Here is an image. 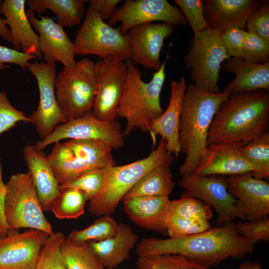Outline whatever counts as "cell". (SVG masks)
<instances>
[{"mask_svg":"<svg viewBox=\"0 0 269 269\" xmlns=\"http://www.w3.org/2000/svg\"><path fill=\"white\" fill-rule=\"evenodd\" d=\"M255 244L241 236L230 222L193 235L162 239H142L136 245L138 257L176 254L211 269L230 258L238 259L253 253Z\"/></svg>","mask_w":269,"mask_h":269,"instance_id":"obj_1","label":"cell"},{"mask_svg":"<svg viewBox=\"0 0 269 269\" xmlns=\"http://www.w3.org/2000/svg\"><path fill=\"white\" fill-rule=\"evenodd\" d=\"M269 124V90L229 94L214 116L207 145L237 141L244 145L266 132Z\"/></svg>","mask_w":269,"mask_h":269,"instance_id":"obj_2","label":"cell"},{"mask_svg":"<svg viewBox=\"0 0 269 269\" xmlns=\"http://www.w3.org/2000/svg\"><path fill=\"white\" fill-rule=\"evenodd\" d=\"M229 94H211L187 86L182 105L179 125L180 152L185 155L179 167L181 175L193 173L207 153V137L214 116Z\"/></svg>","mask_w":269,"mask_h":269,"instance_id":"obj_3","label":"cell"},{"mask_svg":"<svg viewBox=\"0 0 269 269\" xmlns=\"http://www.w3.org/2000/svg\"><path fill=\"white\" fill-rule=\"evenodd\" d=\"M168 58L167 53L160 69L153 73L148 82L143 81L139 69L132 60L125 61L127 79L117 110V117L126 120L124 136L137 129L149 133L151 122L163 113L160 96L165 81V69Z\"/></svg>","mask_w":269,"mask_h":269,"instance_id":"obj_4","label":"cell"},{"mask_svg":"<svg viewBox=\"0 0 269 269\" xmlns=\"http://www.w3.org/2000/svg\"><path fill=\"white\" fill-rule=\"evenodd\" d=\"M173 160L172 154L161 139L146 157L126 165L105 167L103 186L99 194L90 201L89 212L97 217L113 214L126 194L145 174L160 164L170 166Z\"/></svg>","mask_w":269,"mask_h":269,"instance_id":"obj_5","label":"cell"},{"mask_svg":"<svg viewBox=\"0 0 269 269\" xmlns=\"http://www.w3.org/2000/svg\"><path fill=\"white\" fill-rule=\"evenodd\" d=\"M113 149L98 140L69 139L55 143L47 158L60 185L88 170L116 165Z\"/></svg>","mask_w":269,"mask_h":269,"instance_id":"obj_6","label":"cell"},{"mask_svg":"<svg viewBox=\"0 0 269 269\" xmlns=\"http://www.w3.org/2000/svg\"><path fill=\"white\" fill-rule=\"evenodd\" d=\"M95 64L88 58H82L73 68L64 67L56 75V96L68 121L80 118L93 109L97 89Z\"/></svg>","mask_w":269,"mask_h":269,"instance_id":"obj_7","label":"cell"},{"mask_svg":"<svg viewBox=\"0 0 269 269\" xmlns=\"http://www.w3.org/2000/svg\"><path fill=\"white\" fill-rule=\"evenodd\" d=\"M218 31L206 29L191 40L183 60L190 71L192 83L197 88L211 94H218L222 64L230 58Z\"/></svg>","mask_w":269,"mask_h":269,"instance_id":"obj_8","label":"cell"},{"mask_svg":"<svg viewBox=\"0 0 269 269\" xmlns=\"http://www.w3.org/2000/svg\"><path fill=\"white\" fill-rule=\"evenodd\" d=\"M5 186L4 210L9 229L26 228L53 235L54 232L43 213L30 173L12 174Z\"/></svg>","mask_w":269,"mask_h":269,"instance_id":"obj_9","label":"cell"},{"mask_svg":"<svg viewBox=\"0 0 269 269\" xmlns=\"http://www.w3.org/2000/svg\"><path fill=\"white\" fill-rule=\"evenodd\" d=\"M73 43L77 55H95L109 61H126L131 58L127 35L107 23L89 6Z\"/></svg>","mask_w":269,"mask_h":269,"instance_id":"obj_10","label":"cell"},{"mask_svg":"<svg viewBox=\"0 0 269 269\" xmlns=\"http://www.w3.org/2000/svg\"><path fill=\"white\" fill-rule=\"evenodd\" d=\"M121 125L117 121H104L90 111L84 116L57 126L47 136L34 145L42 150L49 144L64 139H95L108 144L113 149H119L125 143Z\"/></svg>","mask_w":269,"mask_h":269,"instance_id":"obj_11","label":"cell"},{"mask_svg":"<svg viewBox=\"0 0 269 269\" xmlns=\"http://www.w3.org/2000/svg\"><path fill=\"white\" fill-rule=\"evenodd\" d=\"M178 185L183 190L181 196L198 199L214 208L217 215L218 226L233 222L237 218L242 219L236 200L228 190L226 177L191 173L181 175Z\"/></svg>","mask_w":269,"mask_h":269,"instance_id":"obj_12","label":"cell"},{"mask_svg":"<svg viewBox=\"0 0 269 269\" xmlns=\"http://www.w3.org/2000/svg\"><path fill=\"white\" fill-rule=\"evenodd\" d=\"M27 69L36 79L39 92L38 107L29 118L42 139L49 134L58 125L68 121L56 96L55 63L29 62Z\"/></svg>","mask_w":269,"mask_h":269,"instance_id":"obj_13","label":"cell"},{"mask_svg":"<svg viewBox=\"0 0 269 269\" xmlns=\"http://www.w3.org/2000/svg\"><path fill=\"white\" fill-rule=\"evenodd\" d=\"M154 21L174 26L188 23L180 9L166 0H126L116 8L108 24L112 26L121 23V32L126 35L135 26Z\"/></svg>","mask_w":269,"mask_h":269,"instance_id":"obj_14","label":"cell"},{"mask_svg":"<svg viewBox=\"0 0 269 269\" xmlns=\"http://www.w3.org/2000/svg\"><path fill=\"white\" fill-rule=\"evenodd\" d=\"M97 82L93 114L107 122L116 120L127 79L126 62L101 60L95 64Z\"/></svg>","mask_w":269,"mask_h":269,"instance_id":"obj_15","label":"cell"},{"mask_svg":"<svg viewBox=\"0 0 269 269\" xmlns=\"http://www.w3.org/2000/svg\"><path fill=\"white\" fill-rule=\"evenodd\" d=\"M9 229L0 236V269H35L41 249L50 236L36 229Z\"/></svg>","mask_w":269,"mask_h":269,"instance_id":"obj_16","label":"cell"},{"mask_svg":"<svg viewBox=\"0 0 269 269\" xmlns=\"http://www.w3.org/2000/svg\"><path fill=\"white\" fill-rule=\"evenodd\" d=\"M174 30V26L162 22L146 23L131 28L126 35L133 63L158 71L162 64L160 53L164 40Z\"/></svg>","mask_w":269,"mask_h":269,"instance_id":"obj_17","label":"cell"},{"mask_svg":"<svg viewBox=\"0 0 269 269\" xmlns=\"http://www.w3.org/2000/svg\"><path fill=\"white\" fill-rule=\"evenodd\" d=\"M243 145L237 141L208 146L205 158L193 173L200 176L251 174L256 178H266L259 167L242 155L239 149Z\"/></svg>","mask_w":269,"mask_h":269,"instance_id":"obj_18","label":"cell"},{"mask_svg":"<svg viewBox=\"0 0 269 269\" xmlns=\"http://www.w3.org/2000/svg\"><path fill=\"white\" fill-rule=\"evenodd\" d=\"M227 188L236 200L242 220L256 221L269 214V184L251 174L226 177Z\"/></svg>","mask_w":269,"mask_h":269,"instance_id":"obj_19","label":"cell"},{"mask_svg":"<svg viewBox=\"0 0 269 269\" xmlns=\"http://www.w3.org/2000/svg\"><path fill=\"white\" fill-rule=\"evenodd\" d=\"M26 12L31 26L39 34V50L45 62L59 61L65 68H73L76 63L74 43L63 27L51 17L42 15L37 19L29 9Z\"/></svg>","mask_w":269,"mask_h":269,"instance_id":"obj_20","label":"cell"},{"mask_svg":"<svg viewBox=\"0 0 269 269\" xmlns=\"http://www.w3.org/2000/svg\"><path fill=\"white\" fill-rule=\"evenodd\" d=\"M187 84L184 77L178 80H172L170 84V97L166 110L153 120L149 133L155 145L159 135L166 143V148L171 153L180 152L179 125L182 105Z\"/></svg>","mask_w":269,"mask_h":269,"instance_id":"obj_21","label":"cell"},{"mask_svg":"<svg viewBox=\"0 0 269 269\" xmlns=\"http://www.w3.org/2000/svg\"><path fill=\"white\" fill-rule=\"evenodd\" d=\"M266 0H202L208 27L220 33L233 26L245 29L249 17Z\"/></svg>","mask_w":269,"mask_h":269,"instance_id":"obj_22","label":"cell"},{"mask_svg":"<svg viewBox=\"0 0 269 269\" xmlns=\"http://www.w3.org/2000/svg\"><path fill=\"white\" fill-rule=\"evenodd\" d=\"M25 0H4L1 13L9 30L11 44L15 50L40 58L39 37L34 31L25 10Z\"/></svg>","mask_w":269,"mask_h":269,"instance_id":"obj_23","label":"cell"},{"mask_svg":"<svg viewBox=\"0 0 269 269\" xmlns=\"http://www.w3.org/2000/svg\"><path fill=\"white\" fill-rule=\"evenodd\" d=\"M124 200L130 219L140 227L167 234L165 220L169 214V196H140Z\"/></svg>","mask_w":269,"mask_h":269,"instance_id":"obj_24","label":"cell"},{"mask_svg":"<svg viewBox=\"0 0 269 269\" xmlns=\"http://www.w3.org/2000/svg\"><path fill=\"white\" fill-rule=\"evenodd\" d=\"M24 159L30 173L43 211H50L51 205L60 193V184L42 150L26 145Z\"/></svg>","mask_w":269,"mask_h":269,"instance_id":"obj_25","label":"cell"},{"mask_svg":"<svg viewBox=\"0 0 269 269\" xmlns=\"http://www.w3.org/2000/svg\"><path fill=\"white\" fill-rule=\"evenodd\" d=\"M221 69L235 74L233 80L224 87L223 92L231 94L269 90V63L259 64L230 57L223 62Z\"/></svg>","mask_w":269,"mask_h":269,"instance_id":"obj_26","label":"cell"},{"mask_svg":"<svg viewBox=\"0 0 269 269\" xmlns=\"http://www.w3.org/2000/svg\"><path fill=\"white\" fill-rule=\"evenodd\" d=\"M137 240V235L129 226L119 223L115 236L102 241L88 243L104 268L114 269L129 258Z\"/></svg>","mask_w":269,"mask_h":269,"instance_id":"obj_27","label":"cell"},{"mask_svg":"<svg viewBox=\"0 0 269 269\" xmlns=\"http://www.w3.org/2000/svg\"><path fill=\"white\" fill-rule=\"evenodd\" d=\"M86 0H28L30 10L40 17L46 9L58 17V23L63 27H70L81 23L85 12Z\"/></svg>","mask_w":269,"mask_h":269,"instance_id":"obj_28","label":"cell"},{"mask_svg":"<svg viewBox=\"0 0 269 269\" xmlns=\"http://www.w3.org/2000/svg\"><path fill=\"white\" fill-rule=\"evenodd\" d=\"M167 164H160L145 174L126 194L123 200L140 196H169L175 183Z\"/></svg>","mask_w":269,"mask_h":269,"instance_id":"obj_29","label":"cell"},{"mask_svg":"<svg viewBox=\"0 0 269 269\" xmlns=\"http://www.w3.org/2000/svg\"><path fill=\"white\" fill-rule=\"evenodd\" d=\"M61 251L67 269H105L88 242L75 244L65 238Z\"/></svg>","mask_w":269,"mask_h":269,"instance_id":"obj_30","label":"cell"},{"mask_svg":"<svg viewBox=\"0 0 269 269\" xmlns=\"http://www.w3.org/2000/svg\"><path fill=\"white\" fill-rule=\"evenodd\" d=\"M88 200L87 195L77 188H63L52 203L50 211L58 219H76L84 214Z\"/></svg>","mask_w":269,"mask_h":269,"instance_id":"obj_31","label":"cell"},{"mask_svg":"<svg viewBox=\"0 0 269 269\" xmlns=\"http://www.w3.org/2000/svg\"><path fill=\"white\" fill-rule=\"evenodd\" d=\"M119 229V223L111 215H104L83 229H74L66 239L75 244L100 242L115 236Z\"/></svg>","mask_w":269,"mask_h":269,"instance_id":"obj_32","label":"cell"},{"mask_svg":"<svg viewBox=\"0 0 269 269\" xmlns=\"http://www.w3.org/2000/svg\"><path fill=\"white\" fill-rule=\"evenodd\" d=\"M136 266L138 269H211L176 254L138 257Z\"/></svg>","mask_w":269,"mask_h":269,"instance_id":"obj_33","label":"cell"},{"mask_svg":"<svg viewBox=\"0 0 269 269\" xmlns=\"http://www.w3.org/2000/svg\"><path fill=\"white\" fill-rule=\"evenodd\" d=\"M65 238L61 232L48 237L41 249L35 269H67L61 251Z\"/></svg>","mask_w":269,"mask_h":269,"instance_id":"obj_34","label":"cell"},{"mask_svg":"<svg viewBox=\"0 0 269 269\" xmlns=\"http://www.w3.org/2000/svg\"><path fill=\"white\" fill-rule=\"evenodd\" d=\"M242 155L259 167L265 175L269 176V133L259 134L239 149Z\"/></svg>","mask_w":269,"mask_h":269,"instance_id":"obj_35","label":"cell"},{"mask_svg":"<svg viewBox=\"0 0 269 269\" xmlns=\"http://www.w3.org/2000/svg\"><path fill=\"white\" fill-rule=\"evenodd\" d=\"M169 215L208 221L213 217L209 205L201 200L187 196L171 200Z\"/></svg>","mask_w":269,"mask_h":269,"instance_id":"obj_36","label":"cell"},{"mask_svg":"<svg viewBox=\"0 0 269 269\" xmlns=\"http://www.w3.org/2000/svg\"><path fill=\"white\" fill-rule=\"evenodd\" d=\"M165 225L170 238H177L193 235L205 232L211 227L208 220L185 218L169 215Z\"/></svg>","mask_w":269,"mask_h":269,"instance_id":"obj_37","label":"cell"},{"mask_svg":"<svg viewBox=\"0 0 269 269\" xmlns=\"http://www.w3.org/2000/svg\"><path fill=\"white\" fill-rule=\"evenodd\" d=\"M105 175V167L91 169L60 185V190L68 187L77 188L85 193L89 200L91 201L100 192Z\"/></svg>","mask_w":269,"mask_h":269,"instance_id":"obj_38","label":"cell"},{"mask_svg":"<svg viewBox=\"0 0 269 269\" xmlns=\"http://www.w3.org/2000/svg\"><path fill=\"white\" fill-rule=\"evenodd\" d=\"M242 59L255 64L269 63V41L245 30Z\"/></svg>","mask_w":269,"mask_h":269,"instance_id":"obj_39","label":"cell"},{"mask_svg":"<svg viewBox=\"0 0 269 269\" xmlns=\"http://www.w3.org/2000/svg\"><path fill=\"white\" fill-rule=\"evenodd\" d=\"M193 30L194 36L209 29L204 16L202 0H174Z\"/></svg>","mask_w":269,"mask_h":269,"instance_id":"obj_40","label":"cell"},{"mask_svg":"<svg viewBox=\"0 0 269 269\" xmlns=\"http://www.w3.org/2000/svg\"><path fill=\"white\" fill-rule=\"evenodd\" d=\"M31 123L29 117L14 108L7 98L6 91L0 92V134L8 131L18 122Z\"/></svg>","mask_w":269,"mask_h":269,"instance_id":"obj_41","label":"cell"},{"mask_svg":"<svg viewBox=\"0 0 269 269\" xmlns=\"http://www.w3.org/2000/svg\"><path fill=\"white\" fill-rule=\"evenodd\" d=\"M238 234L242 237L255 244L259 241H269V218L246 222L235 223Z\"/></svg>","mask_w":269,"mask_h":269,"instance_id":"obj_42","label":"cell"},{"mask_svg":"<svg viewBox=\"0 0 269 269\" xmlns=\"http://www.w3.org/2000/svg\"><path fill=\"white\" fill-rule=\"evenodd\" d=\"M247 32L269 41V1L267 0L249 17L246 25Z\"/></svg>","mask_w":269,"mask_h":269,"instance_id":"obj_43","label":"cell"},{"mask_svg":"<svg viewBox=\"0 0 269 269\" xmlns=\"http://www.w3.org/2000/svg\"><path fill=\"white\" fill-rule=\"evenodd\" d=\"M245 30L238 26H233L221 34L223 45L230 57L242 58Z\"/></svg>","mask_w":269,"mask_h":269,"instance_id":"obj_44","label":"cell"},{"mask_svg":"<svg viewBox=\"0 0 269 269\" xmlns=\"http://www.w3.org/2000/svg\"><path fill=\"white\" fill-rule=\"evenodd\" d=\"M36 58L33 55L0 45V70L9 68V66L5 63H11L19 66L25 72L29 61Z\"/></svg>","mask_w":269,"mask_h":269,"instance_id":"obj_45","label":"cell"},{"mask_svg":"<svg viewBox=\"0 0 269 269\" xmlns=\"http://www.w3.org/2000/svg\"><path fill=\"white\" fill-rule=\"evenodd\" d=\"M89 6L92 7L105 21L112 15L120 0H90Z\"/></svg>","mask_w":269,"mask_h":269,"instance_id":"obj_46","label":"cell"},{"mask_svg":"<svg viewBox=\"0 0 269 269\" xmlns=\"http://www.w3.org/2000/svg\"><path fill=\"white\" fill-rule=\"evenodd\" d=\"M6 186L2 178V167L0 159V236H5L9 228L5 215Z\"/></svg>","mask_w":269,"mask_h":269,"instance_id":"obj_47","label":"cell"},{"mask_svg":"<svg viewBox=\"0 0 269 269\" xmlns=\"http://www.w3.org/2000/svg\"><path fill=\"white\" fill-rule=\"evenodd\" d=\"M2 1L0 0V14ZM0 36L4 40L11 43V39L10 36L9 30L5 24L4 19L2 18L0 15Z\"/></svg>","mask_w":269,"mask_h":269,"instance_id":"obj_48","label":"cell"},{"mask_svg":"<svg viewBox=\"0 0 269 269\" xmlns=\"http://www.w3.org/2000/svg\"><path fill=\"white\" fill-rule=\"evenodd\" d=\"M237 269H263V267L258 262L246 261L240 264Z\"/></svg>","mask_w":269,"mask_h":269,"instance_id":"obj_49","label":"cell"},{"mask_svg":"<svg viewBox=\"0 0 269 269\" xmlns=\"http://www.w3.org/2000/svg\"></svg>","mask_w":269,"mask_h":269,"instance_id":"obj_50","label":"cell"},{"mask_svg":"<svg viewBox=\"0 0 269 269\" xmlns=\"http://www.w3.org/2000/svg\"></svg>","mask_w":269,"mask_h":269,"instance_id":"obj_51","label":"cell"}]
</instances>
